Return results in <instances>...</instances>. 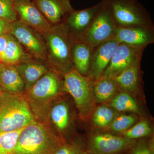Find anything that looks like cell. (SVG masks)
I'll return each mask as SVG.
<instances>
[{"label":"cell","instance_id":"25","mask_svg":"<svg viewBox=\"0 0 154 154\" xmlns=\"http://www.w3.org/2000/svg\"><path fill=\"white\" fill-rule=\"evenodd\" d=\"M151 133L152 128L149 122L143 120L122 133L121 136L128 139L137 140L148 137Z\"/></svg>","mask_w":154,"mask_h":154},{"label":"cell","instance_id":"18","mask_svg":"<svg viewBox=\"0 0 154 154\" xmlns=\"http://www.w3.org/2000/svg\"><path fill=\"white\" fill-rule=\"evenodd\" d=\"M0 88L9 94H25L24 83L14 65L0 62Z\"/></svg>","mask_w":154,"mask_h":154},{"label":"cell","instance_id":"31","mask_svg":"<svg viewBox=\"0 0 154 154\" xmlns=\"http://www.w3.org/2000/svg\"><path fill=\"white\" fill-rule=\"evenodd\" d=\"M8 34L0 36V62L2 60L4 52L5 51L8 39Z\"/></svg>","mask_w":154,"mask_h":154},{"label":"cell","instance_id":"10","mask_svg":"<svg viewBox=\"0 0 154 154\" xmlns=\"http://www.w3.org/2000/svg\"><path fill=\"white\" fill-rule=\"evenodd\" d=\"M9 33L17 39L28 54L46 60V42L41 33L17 19L11 23Z\"/></svg>","mask_w":154,"mask_h":154},{"label":"cell","instance_id":"15","mask_svg":"<svg viewBox=\"0 0 154 154\" xmlns=\"http://www.w3.org/2000/svg\"><path fill=\"white\" fill-rule=\"evenodd\" d=\"M113 39L119 43L145 49L154 43V29L141 26L118 28Z\"/></svg>","mask_w":154,"mask_h":154},{"label":"cell","instance_id":"19","mask_svg":"<svg viewBox=\"0 0 154 154\" xmlns=\"http://www.w3.org/2000/svg\"><path fill=\"white\" fill-rule=\"evenodd\" d=\"M142 57L139 58L130 66L113 78L119 88L128 94H135L140 87V64Z\"/></svg>","mask_w":154,"mask_h":154},{"label":"cell","instance_id":"24","mask_svg":"<svg viewBox=\"0 0 154 154\" xmlns=\"http://www.w3.org/2000/svg\"><path fill=\"white\" fill-rule=\"evenodd\" d=\"M117 115L116 110L111 107L102 105L94 111L93 122L94 125L100 128L109 127Z\"/></svg>","mask_w":154,"mask_h":154},{"label":"cell","instance_id":"2","mask_svg":"<svg viewBox=\"0 0 154 154\" xmlns=\"http://www.w3.org/2000/svg\"><path fill=\"white\" fill-rule=\"evenodd\" d=\"M42 35L47 48L46 61L52 69L63 75L74 69L72 49L75 40L64 24L51 26Z\"/></svg>","mask_w":154,"mask_h":154},{"label":"cell","instance_id":"14","mask_svg":"<svg viewBox=\"0 0 154 154\" xmlns=\"http://www.w3.org/2000/svg\"><path fill=\"white\" fill-rule=\"evenodd\" d=\"M119 44L118 42L112 39L105 41L93 48L88 76L94 82L102 76Z\"/></svg>","mask_w":154,"mask_h":154},{"label":"cell","instance_id":"6","mask_svg":"<svg viewBox=\"0 0 154 154\" xmlns=\"http://www.w3.org/2000/svg\"><path fill=\"white\" fill-rule=\"evenodd\" d=\"M63 77L64 91L73 99L80 116L85 117L94 106V81L88 76L81 74L74 68Z\"/></svg>","mask_w":154,"mask_h":154},{"label":"cell","instance_id":"17","mask_svg":"<svg viewBox=\"0 0 154 154\" xmlns=\"http://www.w3.org/2000/svg\"><path fill=\"white\" fill-rule=\"evenodd\" d=\"M102 5V2L69 14L63 24L75 40L82 35L91 24Z\"/></svg>","mask_w":154,"mask_h":154},{"label":"cell","instance_id":"21","mask_svg":"<svg viewBox=\"0 0 154 154\" xmlns=\"http://www.w3.org/2000/svg\"><path fill=\"white\" fill-rule=\"evenodd\" d=\"M119 90L118 85L112 78H100L94 82V94L96 102L102 103L113 98Z\"/></svg>","mask_w":154,"mask_h":154},{"label":"cell","instance_id":"23","mask_svg":"<svg viewBox=\"0 0 154 154\" xmlns=\"http://www.w3.org/2000/svg\"><path fill=\"white\" fill-rule=\"evenodd\" d=\"M115 96L110 102V107L116 111L120 112L129 111L139 113L138 105L130 94L125 91H121Z\"/></svg>","mask_w":154,"mask_h":154},{"label":"cell","instance_id":"4","mask_svg":"<svg viewBox=\"0 0 154 154\" xmlns=\"http://www.w3.org/2000/svg\"><path fill=\"white\" fill-rule=\"evenodd\" d=\"M35 121L24 94L0 92V133L17 131Z\"/></svg>","mask_w":154,"mask_h":154},{"label":"cell","instance_id":"1","mask_svg":"<svg viewBox=\"0 0 154 154\" xmlns=\"http://www.w3.org/2000/svg\"><path fill=\"white\" fill-rule=\"evenodd\" d=\"M63 93V75L51 70L24 95L36 121L43 123L49 108Z\"/></svg>","mask_w":154,"mask_h":154},{"label":"cell","instance_id":"12","mask_svg":"<svg viewBox=\"0 0 154 154\" xmlns=\"http://www.w3.org/2000/svg\"><path fill=\"white\" fill-rule=\"evenodd\" d=\"M14 8L17 19L42 35L47 33L51 25L31 0H15Z\"/></svg>","mask_w":154,"mask_h":154},{"label":"cell","instance_id":"33","mask_svg":"<svg viewBox=\"0 0 154 154\" xmlns=\"http://www.w3.org/2000/svg\"><path fill=\"white\" fill-rule=\"evenodd\" d=\"M83 154H91L89 153H88V152H87V151H85L83 153Z\"/></svg>","mask_w":154,"mask_h":154},{"label":"cell","instance_id":"11","mask_svg":"<svg viewBox=\"0 0 154 154\" xmlns=\"http://www.w3.org/2000/svg\"><path fill=\"white\" fill-rule=\"evenodd\" d=\"M144 50L119 43L109 65L100 78H115L130 66L139 58L142 57Z\"/></svg>","mask_w":154,"mask_h":154},{"label":"cell","instance_id":"30","mask_svg":"<svg viewBox=\"0 0 154 154\" xmlns=\"http://www.w3.org/2000/svg\"><path fill=\"white\" fill-rule=\"evenodd\" d=\"M126 154H154L152 139L137 140L134 146Z\"/></svg>","mask_w":154,"mask_h":154},{"label":"cell","instance_id":"8","mask_svg":"<svg viewBox=\"0 0 154 154\" xmlns=\"http://www.w3.org/2000/svg\"><path fill=\"white\" fill-rule=\"evenodd\" d=\"M72 121L68 102L60 98L49 108L43 123L53 134L65 142L72 139L70 135Z\"/></svg>","mask_w":154,"mask_h":154},{"label":"cell","instance_id":"13","mask_svg":"<svg viewBox=\"0 0 154 154\" xmlns=\"http://www.w3.org/2000/svg\"><path fill=\"white\" fill-rule=\"evenodd\" d=\"M14 66L24 83L25 93L40 78L52 70L46 61L29 54Z\"/></svg>","mask_w":154,"mask_h":154},{"label":"cell","instance_id":"26","mask_svg":"<svg viewBox=\"0 0 154 154\" xmlns=\"http://www.w3.org/2000/svg\"><path fill=\"white\" fill-rule=\"evenodd\" d=\"M85 151V140L79 138H72L61 144L54 154H83Z\"/></svg>","mask_w":154,"mask_h":154},{"label":"cell","instance_id":"20","mask_svg":"<svg viewBox=\"0 0 154 154\" xmlns=\"http://www.w3.org/2000/svg\"><path fill=\"white\" fill-rule=\"evenodd\" d=\"M93 51V48L87 43L75 42L72 49L74 68L83 75L88 76Z\"/></svg>","mask_w":154,"mask_h":154},{"label":"cell","instance_id":"22","mask_svg":"<svg viewBox=\"0 0 154 154\" xmlns=\"http://www.w3.org/2000/svg\"><path fill=\"white\" fill-rule=\"evenodd\" d=\"M18 41L9 33L8 39L2 62L16 65L28 55Z\"/></svg>","mask_w":154,"mask_h":154},{"label":"cell","instance_id":"16","mask_svg":"<svg viewBox=\"0 0 154 154\" xmlns=\"http://www.w3.org/2000/svg\"><path fill=\"white\" fill-rule=\"evenodd\" d=\"M36 7L51 26L63 24L75 11L70 0H33Z\"/></svg>","mask_w":154,"mask_h":154},{"label":"cell","instance_id":"29","mask_svg":"<svg viewBox=\"0 0 154 154\" xmlns=\"http://www.w3.org/2000/svg\"><path fill=\"white\" fill-rule=\"evenodd\" d=\"M14 1L0 0V19L11 23L18 19L14 10Z\"/></svg>","mask_w":154,"mask_h":154},{"label":"cell","instance_id":"32","mask_svg":"<svg viewBox=\"0 0 154 154\" xmlns=\"http://www.w3.org/2000/svg\"><path fill=\"white\" fill-rule=\"evenodd\" d=\"M11 23L0 19V36L8 34L11 29Z\"/></svg>","mask_w":154,"mask_h":154},{"label":"cell","instance_id":"27","mask_svg":"<svg viewBox=\"0 0 154 154\" xmlns=\"http://www.w3.org/2000/svg\"><path fill=\"white\" fill-rule=\"evenodd\" d=\"M22 129L0 133V154H12Z\"/></svg>","mask_w":154,"mask_h":154},{"label":"cell","instance_id":"34","mask_svg":"<svg viewBox=\"0 0 154 154\" xmlns=\"http://www.w3.org/2000/svg\"><path fill=\"white\" fill-rule=\"evenodd\" d=\"M1 88H0V92H1Z\"/></svg>","mask_w":154,"mask_h":154},{"label":"cell","instance_id":"5","mask_svg":"<svg viewBox=\"0 0 154 154\" xmlns=\"http://www.w3.org/2000/svg\"><path fill=\"white\" fill-rule=\"evenodd\" d=\"M117 28L141 26L154 29L149 12L137 0H102Z\"/></svg>","mask_w":154,"mask_h":154},{"label":"cell","instance_id":"28","mask_svg":"<svg viewBox=\"0 0 154 154\" xmlns=\"http://www.w3.org/2000/svg\"><path fill=\"white\" fill-rule=\"evenodd\" d=\"M136 119L134 116L131 115H117L109 127L113 132L122 134L130 128Z\"/></svg>","mask_w":154,"mask_h":154},{"label":"cell","instance_id":"3","mask_svg":"<svg viewBox=\"0 0 154 154\" xmlns=\"http://www.w3.org/2000/svg\"><path fill=\"white\" fill-rule=\"evenodd\" d=\"M63 143L43 123L35 121L22 129L12 154H54Z\"/></svg>","mask_w":154,"mask_h":154},{"label":"cell","instance_id":"9","mask_svg":"<svg viewBox=\"0 0 154 154\" xmlns=\"http://www.w3.org/2000/svg\"><path fill=\"white\" fill-rule=\"evenodd\" d=\"M137 140L109 133H98L85 140V151L91 154H126Z\"/></svg>","mask_w":154,"mask_h":154},{"label":"cell","instance_id":"7","mask_svg":"<svg viewBox=\"0 0 154 154\" xmlns=\"http://www.w3.org/2000/svg\"><path fill=\"white\" fill-rule=\"evenodd\" d=\"M102 5L86 31L76 41L85 42L91 47L113 39L117 27L106 6Z\"/></svg>","mask_w":154,"mask_h":154}]
</instances>
